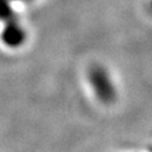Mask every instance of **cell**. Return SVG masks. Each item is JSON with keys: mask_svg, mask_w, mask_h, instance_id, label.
Returning a JSON list of instances; mask_svg holds the SVG:
<instances>
[{"mask_svg": "<svg viewBox=\"0 0 152 152\" xmlns=\"http://www.w3.org/2000/svg\"><path fill=\"white\" fill-rule=\"evenodd\" d=\"M23 38H24V35L17 23L8 25V27H6V31L4 32V39L8 45L16 46L22 42Z\"/></svg>", "mask_w": 152, "mask_h": 152, "instance_id": "obj_1", "label": "cell"}]
</instances>
